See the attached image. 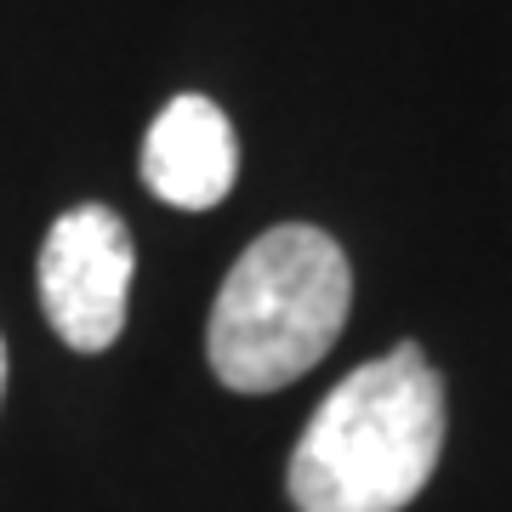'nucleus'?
I'll list each match as a JSON object with an SVG mask.
<instances>
[{
	"instance_id": "f257e3e1",
	"label": "nucleus",
	"mask_w": 512,
	"mask_h": 512,
	"mask_svg": "<svg viewBox=\"0 0 512 512\" xmlns=\"http://www.w3.org/2000/svg\"><path fill=\"white\" fill-rule=\"evenodd\" d=\"M444 450V382L416 342L330 387L285 473L296 512H404Z\"/></svg>"
},
{
	"instance_id": "f03ea898",
	"label": "nucleus",
	"mask_w": 512,
	"mask_h": 512,
	"mask_svg": "<svg viewBox=\"0 0 512 512\" xmlns=\"http://www.w3.org/2000/svg\"><path fill=\"white\" fill-rule=\"evenodd\" d=\"M353 268L348 251L313 228V222H279L251 239L228 268L205 353L222 387L234 393H279L296 376H308L348 325Z\"/></svg>"
},
{
	"instance_id": "7ed1b4c3",
	"label": "nucleus",
	"mask_w": 512,
	"mask_h": 512,
	"mask_svg": "<svg viewBox=\"0 0 512 512\" xmlns=\"http://www.w3.org/2000/svg\"><path fill=\"white\" fill-rule=\"evenodd\" d=\"M131 228L109 205H74L46 228L40 245V308L74 353H103L120 342L131 308Z\"/></svg>"
},
{
	"instance_id": "39448f33",
	"label": "nucleus",
	"mask_w": 512,
	"mask_h": 512,
	"mask_svg": "<svg viewBox=\"0 0 512 512\" xmlns=\"http://www.w3.org/2000/svg\"><path fill=\"white\" fill-rule=\"evenodd\" d=\"M0 399H6V342H0Z\"/></svg>"
},
{
	"instance_id": "20e7f679",
	"label": "nucleus",
	"mask_w": 512,
	"mask_h": 512,
	"mask_svg": "<svg viewBox=\"0 0 512 512\" xmlns=\"http://www.w3.org/2000/svg\"><path fill=\"white\" fill-rule=\"evenodd\" d=\"M239 171V148L228 114L200 92L171 97L143 137V183L154 200L177 211H211L228 200Z\"/></svg>"
}]
</instances>
